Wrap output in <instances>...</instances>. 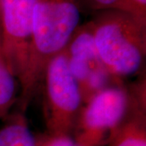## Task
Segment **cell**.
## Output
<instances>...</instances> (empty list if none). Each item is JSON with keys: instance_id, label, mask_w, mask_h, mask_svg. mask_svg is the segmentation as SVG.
I'll list each match as a JSON object with an SVG mask.
<instances>
[{"instance_id": "1", "label": "cell", "mask_w": 146, "mask_h": 146, "mask_svg": "<svg viewBox=\"0 0 146 146\" xmlns=\"http://www.w3.org/2000/svg\"><path fill=\"white\" fill-rule=\"evenodd\" d=\"M80 19V0H35L33 36L21 89L33 93L48 63L67 46Z\"/></svg>"}, {"instance_id": "2", "label": "cell", "mask_w": 146, "mask_h": 146, "mask_svg": "<svg viewBox=\"0 0 146 146\" xmlns=\"http://www.w3.org/2000/svg\"><path fill=\"white\" fill-rule=\"evenodd\" d=\"M91 24L100 59L112 77L141 71L146 54V21L128 12L98 11Z\"/></svg>"}, {"instance_id": "3", "label": "cell", "mask_w": 146, "mask_h": 146, "mask_svg": "<svg viewBox=\"0 0 146 146\" xmlns=\"http://www.w3.org/2000/svg\"><path fill=\"white\" fill-rule=\"evenodd\" d=\"M42 83L48 135L70 136L75 130L83 102L78 83L69 69L65 50L48 63Z\"/></svg>"}, {"instance_id": "4", "label": "cell", "mask_w": 146, "mask_h": 146, "mask_svg": "<svg viewBox=\"0 0 146 146\" xmlns=\"http://www.w3.org/2000/svg\"><path fill=\"white\" fill-rule=\"evenodd\" d=\"M84 105L75 127V141L80 146H99L125 118L131 93L116 84L102 89Z\"/></svg>"}, {"instance_id": "5", "label": "cell", "mask_w": 146, "mask_h": 146, "mask_svg": "<svg viewBox=\"0 0 146 146\" xmlns=\"http://www.w3.org/2000/svg\"><path fill=\"white\" fill-rule=\"evenodd\" d=\"M35 0H0V33L7 66L20 84L33 36Z\"/></svg>"}, {"instance_id": "6", "label": "cell", "mask_w": 146, "mask_h": 146, "mask_svg": "<svg viewBox=\"0 0 146 146\" xmlns=\"http://www.w3.org/2000/svg\"><path fill=\"white\" fill-rule=\"evenodd\" d=\"M64 50L69 69L78 83L83 104H85L110 86L112 77L100 59L89 21L79 25Z\"/></svg>"}, {"instance_id": "7", "label": "cell", "mask_w": 146, "mask_h": 146, "mask_svg": "<svg viewBox=\"0 0 146 146\" xmlns=\"http://www.w3.org/2000/svg\"><path fill=\"white\" fill-rule=\"evenodd\" d=\"M109 146H146L145 86L131 92V105L125 118L110 133Z\"/></svg>"}, {"instance_id": "8", "label": "cell", "mask_w": 146, "mask_h": 146, "mask_svg": "<svg viewBox=\"0 0 146 146\" xmlns=\"http://www.w3.org/2000/svg\"><path fill=\"white\" fill-rule=\"evenodd\" d=\"M0 146H37L23 115H15L0 129Z\"/></svg>"}, {"instance_id": "9", "label": "cell", "mask_w": 146, "mask_h": 146, "mask_svg": "<svg viewBox=\"0 0 146 146\" xmlns=\"http://www.w3.org/2000/svg\"><path fill=\"white\" fill-rule=\"evenodd\" d=\"M17 82L7 66L0 33V118L7 115L16 101Z\"/></svg>"}, {"instance_id": "10", "label": "cell", "mask_w": 146, "mask_h": 146, "mask_svg": "<svg viewBox=\"0 0 146 146\" xmlns=\"http://www.w3.org/2000/svg\"><path fill=\"white\" fill-rule=\"evenodd\" d=\"M89 7L97 11L116 10L128 12L146 21V13L138 7L133 0H85Z\"/></svg>"}, {"instance_id": "11", "label": "cell", "mask_w": 146, "mask_h": 146, "mask_svg": "<svg viewBox=\"0 0 146 146\" xmlns=\"http://www.w3.org/2000/svg\"><path fill=\"white\" fill-rule=\"evenodd\" d=\"M37 146H80L70 136H54L47 135L37 140Z\"/></svg>"}, {"instance_id": "12", "label": "cell", "mask_w": 146, "mask_h": 146, "mask_svg": "<svg viewBox=\"0 0 146 146\" xmlns=\"http://www.w3.org/2000/svg\"><path fill=\"white\" fill-rule=\"evenodd\" d=\"M133 1L143 12L146 13V0H133Z\"/></svg>"}]
</instances>
